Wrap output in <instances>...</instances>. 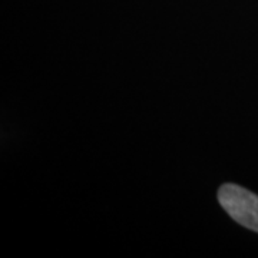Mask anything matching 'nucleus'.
I'll return each mask as SVG.
<instances>
[{
  "instance_id": "nucleus-1",
  "label": "nucleus",
  "mask_w": 258,
  "mask_h": 258,
  "mask_svg": "<svg viewBox=\"0 0 258 258\" xmlns=\"http://www.w3.org/2000/svg\"><path fill=\"white\" fill-rule=\"evenodd\" d=\"M218 201L234 221L258 232V195L235 184L222 185Z\"/></svg>"
}]
</instances>
